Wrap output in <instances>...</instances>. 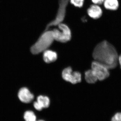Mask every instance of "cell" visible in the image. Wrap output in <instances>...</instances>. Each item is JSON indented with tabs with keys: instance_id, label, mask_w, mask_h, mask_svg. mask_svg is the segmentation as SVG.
I'll list each match as a JSON object with an SVG mask.
<instances>
[{
	"instance_id": "obj_3",
	"label": "cell",
	"mask_w": 121,
	"mask_h": 121,
	"mask_svg": "<svg viewBox=\"0 0 121 121\" xmlns=\"http://www.w3.org/2000/svg\"><path fill=\"white\" fill-rule=\"evenodd\" d=\"M70 0H58V7L55 17L47 25L44 30L53 26H58L62 23L66 16V9Z\"/></svg>"
},
{
	"instance_id": "obj_7",
	"label": "cell",
	"mask_w": 121,
	"mask_h": 121,
	"mask_svg": "<svg viewBox=\"0 0 121 121\" xmlns=\"http://www.w3.org/2000/svg\"><path fill=\"white\" fill-rule=\"evenodd\" d=\"M19 99L22 102L28 103H30L34 99V95L26 87L20 89L18 94Z\"/></svg>"
},
{
	"instance_id": "obj_6",
	"label": "cell",
	"mask_w": 121,
	"mask_h": 121,
	"mask_svg": "<svg viewBox=\"0 0 121 121\" xmlns=\"http://www.w3.org/2000/svg\"><path fill=\"white\" fill-rule=\"evenodd\" d=\"M63 78L72 84H76L81 81V75L78 72L72 71L70 67L67 68L63 70L62 73Z\"/></svg>"
},
{
	"instance_id": "obj_5",
	"label": "cell",
	"mask_w": 121,
	"mask_h": 121,
	"mask_svg": "<svg viewBox=\"0 0 121 121\" xmlns=\"http://www.w3.org/2000/svg\"><path fill=\"white\" fill-rule=\"evenodd\" d=\"M91 69L97 78L98 80L102 81L109 76V69L108 68L95 60L92 63Z\"/></svg>"
},
{
	"instance_id": "obj_9",
	"label": "cell",
	"mask_w": 121,
	"mask_h": 121,
	"mask_svg": "<svg viewBox=\"0 0 121 121\" xmlns=\"http://www.w3.org/2000/svg\"><path fill=\"white\" fill-rule=\"evenodd\" d=\"M57 58V54L55 52L47 50L43 52V59L46 63H49L54 62Z\"/></svg>"
},
{
	"instance_id": "obj_10",
	"label": "cell",
	"mask_w": 121,
	"mask_h": 121,
	"mask_svg": "<svg viewBox=\"0 0 121 121\" xmlns=\"http://www.w3.org/2000/svg\"><path fill=\"white\" fill-rule=\"evenodd\" d=\"M103 3L105 8L109 10H117L119 6L117 0H105Z\"/></svg>"
},
{
	"instance_id": "obj_4",
	"label": "cell",
	"mask_w": 121,
	"mask_h": 121,
	"mask_svg": "<svg viewBox=\"0 0 121 121\" xmlns=\"http://www.w3.org/2000/svg\"><path fill=\"white\" fill-rule=\"evenodd\" d=\"M58 26L59 29H54L52 30L55 40L63 43L69 41L71 38V33L69 27L62 23Z\"/></svg>"
},
{
	"instance_id": "obj_1",
	"label": "cell",
	"mask_w": 121,
	"mask_h": 121,
	"mask_svg": "<svg viewBox=\"0 0 121 121\" xmlns=\"http://www.w3.org/2000/svg\"><path fill=\"white\" fill-rule=\"evenodd\" d=\"M95 61L101 63L109 69L115 68L118 62V56L115 48L111 44L104 40L98 44L93 54Z\"/></svg>"
},
{
	"instance_id": "obj_11",
	"label": "cell",
	"mask_w": 121,
	"mask_h": 121,
	"mask_svg": "<svg viewBox=\"0 0 121 121\" xmlns=\"http://www.w3.org/2000/svg\"><path fill=\"white\" fill-rule=\"evenodd\" d=\"M85 77L87 82L89 83H95L98 80L97 78L91 69L85 72Z\"/></svg>"
},
{
	"instance_id": "obj_18",
	"label": "cell",
	"mask_w": 121,
	"mask_h": 121,
	"mask_svg": "<svg viewBox=\"0 0 121 121\" xmlns=\"http://www.w3.org/2000/svg\"><path fill=\"white\" fill-rule=\"evenodd\" d=\"M118 62H119V64H120L121 69V55L120 56H119V58H118Z\"/></svg>"
},
{
	"instance_id": "obj_19",
	"label": "cell",
	"mask_w": 121,
	"mask_h": 121,
	"mask_svg": "<svg viewBox=\"0 0 121 121\" xmlns=\"http://www.w3.org/2000/svg\"><path fill=\"white\" fill-rule=\"evenodd\" d=\"M43 121V120H39V121Z\"/></svg>"
},
{
	"instance_id": "obj_17",
	"label": "cell",
	"mask_w": 121,
	"mask_h": 121,
	"mask_svg": "<svg viewBox=\"0 0 121 121\" xmlns=\"http://www.w3.org/2000/svg\"><path fill=\"white\" fill-rule=\"evenodd\" d=\"M105 0H91L92 2L95 4H101L104 2Z\"/></svg>"
},
{
	"instance_id": "obj_2",
	"label": "cell",
	"mask_w": 121,
	"mask_h": 121,
	"mask_svg": "<svg viewBox=\"0 0 121 121\" xmlns=\"http://www.w3.org/2000/svg\"><path fill=\"white\" fill-rule=\"evenodd\" d=\"M54 40L52 30H44L37 42L31 48V52L34 54L44 52L47 50Z\"/></svg>"
},
{
	"instance_id": "obj_8",
	"label": "cell",
	"mask_w": 121,
	"mask_h": 121,
	"mask_svg": "<svg viewBox=\"0 0 121 121\" xmlns=\"http://www.w3.org/2000/svg\"><path fill=\"white\" fill-rule=\"evenodd\" d=\"M89 16L94 19H98L102 15V11L101 8L97 4L91 5L87 10Z\"/></svg>"
},
{
	"instance_id": "obj_13",
	"label": "cell",
	"mask_w": 121,
	"mask_h": 121,
	"mask_svg": "<svg viewBox=\"0 0 121 121\" xmlns=\"http://www.w3.org/2000/svg\"><path fill=\"white\" fill-rule=\"evenodd\" d=\"M25 121H36V117L35 113L31 111H27L24 115Z\"/></svg>"
},
{
	"instance_id": "obj_16",
	"label": "cell",
	"mask_w": 121,
	"mask_h": 121,
	"mask_svg": "<svg viewBox=\"0 0 121 121\" xmlns=\"http://www.w3.org/2000/svg\"><path fill=\"white\" fill-rule=\"evenodd\" d=\"M33 106H34V107L36 110L41 111L43 109V108L41 107L40 105L38 103L37 101L34 102Z\"/></svg>"
},
{
	"instance_id": "obj_14",
	"label": "cell",
	"mask_w": 121,
	"mask_h": 121,
	"mask_svg": "<svg viewBox=\"0 0 121 121\" xmlns=\"http://www.w3.org/2000/svg\"><path fill=\"white\" fill-rule=\"evenodd\" d=\"M70 1L75 7L81 8L83 5L84 0H70Z\"/></svg>"
},
{
	"instance_id": "obj_15",
	"label": "cell",
	"mask_w": 121,
	"mask_h": 121,
	"mask_svg": "<svg viewBox=\"0 0 121 121\" xmlns=\"http://www.w3.org/2000/svg\"><path fill=\"white\" fill-rule=\"evenodd\" d=\"M111 121H121V113H117L113 116Z\"/></svg>"
},
{
	"instance_id": "obj_12",
	"label": "cell",
	"mask_w": 121,
	"mask_h": 121,
	"mask_svg": "<svg viewBox=\"0 0 121 121\" xmlns=\"http://www.w3.org/2000/svg\"><path fill=\"white\" fill-rule=\"evenodd\" d=\"M37 102L43 109L47 108L50 105V100L47 96L39 95L37 98Z\"/></svg>"
}]
</instances>
